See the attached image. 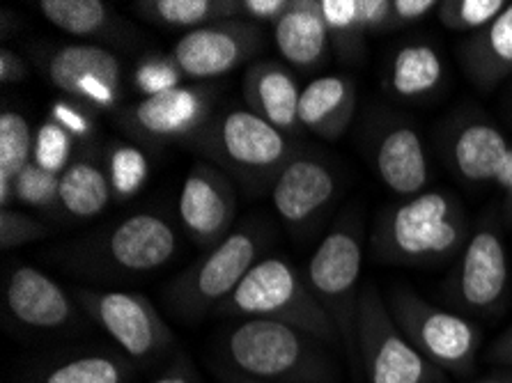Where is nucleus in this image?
Masks as SVG:
<instances>
[{
    "mask_svg": "<svg viewBox=\"0 0 512 383\" xmlns=\"http://www.w3.org/2000/svg\"><path fill=\"white\" fill-rule=\"evenodd\" d=\"M44 19L74 37L108 35L115 28L111 5L102 0H40Z\"/></svg>",
    "mask_w": 512,
    "mask_h": 383,
    "instance_id": "nucleus-29",
    "label": "nucleus"
},
{
    "mask_svg": "<svg viewBox=\"0 0 512 383\" xmlns=\"http://www.w3.org/2000/svg\"><path fill=\"white\" fill-rule=\"evenodd\" d=\"M35 159V136L21 113L0 115V205L10 207L12 182Z\"/></svg>",
    "mask_w": 512,
    "mask_h": 383,
    "instance_id": "nucleus-28",
    "label": "nucleus"
},
{
    "mask_svg": "<svg viewBox=\"0 0 512 383\" xmlns=\"http://www.w3.org/2000/svg\"><path fill=\"white\" fill-rule=\"evenodd\" d=\"M44 234L46 228L40 221H35L33 216L12 207H3V211H0V246H3V250L33 244V241L42 239Z\"/></svg>",
    "mask_w": 512,
    "mask_h": 383,
    "instance_id": "nucleus-36",
    "label": "nucleus"
},
{
    "mask_svg": "<svg viewBox=\"0 0 512 383\" xmlns=\"http://www.w3.org/2000/svg\"><path fill=\"white\" fill-rule=\"evenodd\" d=\"M72 136L53 122L51 117L46 120L35 134V163L49 173L62 175L69 168V159H72Z\"/></svg>",
    "mask_w": 512,
    "mask_h": 383,
    "instance_id": "nucleus-33",
    "label": "nucleus"
},
{
    "mask_svg": "<svg viewBox=\"0 0 512 383\" xmlns=\"http://www.w3.org/2000/svg\"><path fill=\"white\" fill-rule=\"evenodd\" d=\"M356 111V88L347 76H320L301 90L299 122L315 136L338 140Z\"/></svg>",
    "mask_w": 512,
    "mask_h": 383,
    "instance_id": "nucleus-22",
    "label": "nucleus"
},
{
    "mask_svg": "<svg viewBox=\"0 0 512 383\" xmlns=\"http://www.w3.org/2000/svg\"><path fill=\"white\" fill-rule=\"evenodd\" d=\"M471 383H512V372L499 374V377H487V379H480V381H471Z\"/></svg>",
    "mask_w": 512,
    "mask_h": 383,
    "instance_id": "nucleus-45",
    "label": "nucleus"
},
{
    "mask_svg": "<svg viewBox=\"0 0 512 383\" xmlns=\"http://www.w3.org/2000/svg\"><path fill=\"white\" fill-rule=\"evenodd\" d=\"M111 198L113 189L108 175L95 163L74 161L60 175V207L79 221H88V218L102 214Z\"/></svg>",
    "mask_w": 512,
    "mask_h": 383,
    "instance_id": "nucleus-25",
    "label": "nucleus"
},
{
    "mask_svg": "<svg viewBox=\"0 0 512 383\" xmlns=\"http://www.w3.org/2000/svg\"><path fill=\"white\" fill-rule=\"evenodd\" d=\"M503 191H506V195H508V200L512 202V177H510V182H508V186H506V189H503Z\"/></svg>",
    "mask_w": 512,
    "mask_h": 383,
    "instance_id": "nucleus-46",
    "label": "nucleus"
},
{
    "mask_svg": "<svg viewBox=\"0 0 512 383\" xmlns=\"http://www.w3.org/2000/svg\"><path fill=\"white\" fill-rule=\"evenodd\" d=\"M26 78H28L26 62H23V58H19L12 49L3 46V51H0V81H3V85H10V83L26 81Z\"/></svg>",
    "mask_w": 512,
    "mask_h": 383,
    "instance_id": "nucleus-41",
    "label": "nucleus"
},
{
    "mask_svg": "<svg viewBox=\"0 0 512 383\" xmlns=\"http://www.w3.org/2000/svg\"><path fill=\"white\" fill-rule=\"evenodd\" d=\"M51 120L58 122L72 138L92 136V120L81 111V108L69 104V101H56V104L51 106Z\"/></svg>",
    "mask_w": 512,
    "mask_h": 383,
    "instance_id": "nucleus-37",
    "label": "nucleus"
},
{
    "mask_svg": "<svg viewBox=\"0 0 512 383\" xmlns=\"http://www.w3.org/2000/svg\"><path fill=\"white\" fill-rule=\"evenodd\" d=\"M104 253L115 269L127 273L164 269L177 253V232L164 216L143 211L115 225L104 241Z\"/></svg>",
    "mask_w": 512,
    "mask_h": 383,
    "instance_id": "nucleus-15",
    "label": "nucleus"
},
{
    "mask_svg": "<svg viewBox=\"0 0 512 383\" xmlns=\"http://www.w3.org/2000/svg\"><path fill=\"white\" fill-rule=\"evenodd\" d=\"M219 367L265 383H338L327 345L274 319H239L228 326Z\"/></svg>",
    "mask_w": 512,
    "mask_h": 383,
    "instance_id": "nucleus-1",
    "label": "nucleus"
},
{
    "mask_svg": "<svg viewBox=\"0 0 512 383\" xmlns=\"http://www.w3.org/2000/svg\"><path fill=\"white\" fill-rule=\"evenodd\" d=\"M60 175L49 173L33 161L23 173L12 182V198L28 207H51L58 202Z\"/></svg>",
    "mask_w": 512,
    "mask_h": 383,
    "instance_id": "nucleus-34",
    "label": "nucleus"
},
{
    "mask_svg": "<svg viewBox=\"0 0 512 383\" xmlns=\"http://www.w3.org/2000/svg\"><path fill=\"white\" fill-rule=\"evenodd\" d=\"M490 358L494 363L512 365V328L494 342V347L490 351Z\"/></svg>",
    "mask_w": 512,
    "mask_h": 383,
    "instance_id": "nucleus-43",
    "label": "nucleus"
},
{
    "mask_svg": "<svg viewBox=\"0 0 512 383\" xmlns=\"http://www.w3.org/2000/svg\"><path fill=\"white\" fill-rule=\"evenodd\" d=\"M359 14L366 33L391 28V0H359Z\"/></svg>",
    "mask_w": 512,
    "mask_h": 383,
    "instance_id": "nucleus-39",
    "label": "nucleus"
},
{
    "mask_svg": "<svg viewBox=\"0 0 512 383\" xmlns=\"http://www.w3.org/2000/svg\"><path fill=\"white\" fill-rule=\"evenodd\" d=\"M134 361L113 351H85L40 372L35 383H127Z\"/></svg>",
    "mask_w": 512,
    "mask_h": 383,
    "instance_id": "nucleus-27",
    "label": "nucleus"
},
{
    "mask_svg": "<svg viewBox=\"0 0 512 383\" xmlns=\"http://www.w3.org/2000/svg\"><path fill=\"white\" fill-rule=\"evenodd\" d=\"M356 356L368 383H444L446 374L432 365L400 331L377 287L361 292L356 315Z\"/></svg>",
    "mask_w": 512,
    "mask_h": 383,
    "instance_id": "nucleus-6",
    "label": "nucleus"
},
{
    "mask_svg": "<svg viewBox=\"0 0 512 383\" xmlns=\"http://www.w3.org/2000/svg\"><path fill=\"white\" fill-rule=\"evenodd\" d=\"M150 383H203L198 377V372L193 370L189 358H177V361L168 367V370Z\"/></svg>",
    "mask_w": 512,
    "mask_h": 383,
    "instance_id": "nucleus-42",
    "label": "nucleus"
},
{
    "mask_svg": "<svg viewBox=\"0 0 512 383\" xmlns=\"http://www.w3.org/2000/svg\"><path fill=\"white\" fill-rule=\"evenodd\" d=\"M508 7V0H441V26L455 33H480Z\"/></svg>",
    "mask_w": 512,
    "mask_h": 383,
    "instance_id": "nucleus-32",
    "label": "nucleus"
},
{
    "mask_svg": "<svg viewBox=\"0 0 512 383\" xmlns=\"http://www.w3.org/2000/svg\"><path fill=\"white\" fill-rule=\"evenodd\" d=\"M5 308L14 322L30 331L53 333L79 322V312L65 289L28 264L12 269L7 278Z\"/></svg>",
    "mask_w": 512,
    "mask_h": 383,
    "instance_id": "nucleus-14",
    "label": "nucleus"
},
{
    "mask_svg": "<svg viewBox=\"0 0 512 383\" xmlns=\"http://www.w3.org/2000/svg\"><path fill=\"white\" fill-rule=\"evenodd\" d=\"M460 56L471 81L483 90L512 74V3L490 26L464 42Z\"/></svg>",
    "mask_w": 512,
    "mask_h": 383,
    "instance_id": "nucleus-23",
    "label": "nucleus"
},
{
    "mask_svg": "<svg viewBox=\"0 0 512 383\" xmlns=\"http://www.w3.org/2000/svg\"><path fill=\"white\" fill-rule=\"evenodd\" d=\"M320 10L329 28L331 46H336L347 60L361 58L363 37L368 33L359 14V0H320Z\"/></svg>",
    "mask_w": 512,
    "mask_h": 383,
    "instance_id": "nucleus-30",
    "label": "nucleus"
},
{
    "mask_svg": "<svg viewBox=\"0 0 512 383\" xmlns=\"http://www.w3.org/2000/svg\"><path fill=\"white\" fill-rule=\"evenodd\" d=\"M451 161L464 182L499 184L506 189L512 177V143L494 124L471 120L457 129Z\"/></svg>",
    "mask_w": 512,
    "mask_h": 383,
    "instance_id": "nucleus-17",
    "label": "nucleus"
},
{
    "mask_svg": "<svg viewBox=\"0 0 512 383\" xmlns=\"http://www.w3.org/2000/svg\"><path fill=\"white\" fill-rule=\"evenodd\" d=\"M363 269L361 228L354 218H343L310 257L306 283L336 324L349 361H356V315Z\"/></svg>",
    "mask_w": 512,
    "mask_h": 383,
    "instance_id": "nucleus-4",
    "label": "nucleus"
},
{
    "mask_svg": "<svg viewBox=\"0 0 512 383\" xmlns=\"http://www.w3.org/2000/svg\"><path fill=\"white\" fill-rule=\"evenodd\" d=\"M237 214V193L230 179L209 166L196 163L180 193V221L200 246L219 244L230 234Z\"/></svg>",
    "mask_w": 512,
    "mask_h": 383,
    "instance_id": "nucleus-13",
    "label": "nucleus"
},
{
    "mask_svg": "<svg viewBox=\"0 0 512 383\" xmlns=\"http://www.w3.org/2000/svg\"><path fill=\"white\" fill-rule=\"evenodd\" d=\"M108 182H111L113 195L118 200L134 198V195L147 184L150 177V163L143 150L134 145H115L108 154Z\"/></svg>",
    "mask_w": 512,
    "mask_h": 383,
    "instance_id": "nucleus-31",
    "label": "nucleus"
},
{
    "mask_svg": "<svg viewBox=\"0 0 512 383\" xmlns=\"http://www.w3.org/2000/svg\"><path fill=\"white\" fill-rule=\"evenodd\" d=\"M209 111V99L196 88H175L154 97H143L131 108L129 122L138 134L168 140L200 129Z\"/></svg>",
    "mask_w": 512,
    "mask_h": 383,
    "instance_id": "nucleus-18",
    "label": "nucleus"
},
{
    "mask_svg": "<svg viewBox=\"0 0 512 383\" xmlns=\"http://www.w3.org/2000/svg\"><path fill=\"white\" fill-rule=\"evenodd\" d=\"M219 312L223 317L290 324L329 347L343 342L329 312L310 292L306 278L281 257H267L255 264Z\"/></svg>",
    "mask_w": 512,
    "mask_h": 383,
    "instance_id": "nucleus-3",
    "label": "nucleus"
},
{
    "mask_svg": "<svg viewBox=\"0 0 512 383\" xmlns=\"http://www.w3.org/2000/svg\"><path fill=\"white\" fill-rule=\"evenodd\" d=\"M389 310L405 338L441 372L467 374L476 363L483 338L464 317L430 306L409 289H393Z\"/></svg>",
    "mask_w": 512,
    "mask_h": 383,
    "instance_id": "nucleus-7",
    "label": "nucleus"
},
{
    "mask_svg": "<svg viewBox=\"0 0 512 383\" xmlns=\"http://www.w3.org/2000/svg\"><path fill=\"white\" fill-rule=\"evenodd\" d=\"M81 306L129 361L154 363L175 345V333L143 294L81 292Z\"/></svg>",
    "mask_w": 512,
    "mask_h": 383,
    "instance_id": "nucleus-8",
    "label": "nucleus"
},
{
    "mask_svg": "<svg viewBox=\"0 0 512 383\" xmlns=\"http://www.w3.org/2000/svg\"><path fill=\"white\" fill-rule=\"evenodd\" d=\"M434 10H439L437 0H391V28L421 21Z\"/></svg>",
    "mask_w": 512,
    "mask_h": 383,
    "instance_id": "nucleus-38",
    "label": "nucleus"
},
{
    "mask_svg": "<svg viewBox=\"0 0 512 383\" xmlns=\"http://www.w3.org/2000/svg\"><path fill=\"white\" fill-rule=\"evenodd\" d=\"M372 244L384 262L405 267L439 264L467 244V218L453 193L423 191L379 218Z\"/></svg>",
    "mask_w": 512,
    "mask_h": 383,
    "instance_id": "nucleus-2",
    "label": "nucleus"
},
{
    "mask_svg": "<svg viewBox=\"0 0 512 383\" xmlns=\"http://www.w3.org/2000/svg\"><path fill=\"white\" fill-rule=\"evenodd\" d=\"M53 88L69 99L97 108H113L120 99L122 60L99 44H62L44 60Z\"/></svg>",
    "mask_w": 512,
    "mask_h": 383,
    "instance_id": "nucleus-10",
    "label": "nucleus"
},
{
    "mask_svg": "<svg viewBox=\"0 0 512 383\" xmlns=\"http://www.w3.org/2000/svg\"><path fill=\"white\" fill-rule=\"evenodd\" d=\"M292 7V0H244L242 12L253 21L276 23Z\"/></svg>",
    "mask_w": 512,
    "mask_h": 383,
    "instance_id": "nucleus-40",
    "label": "nucleus"
},
{
    "mask_svg": "<svg viewBox=\"0 0 512 383\" xmlns=\"http://www.w3.org/2000/svg\"><path fill=\"white\" fill-rule=\"evenodd\" d=\"M338 193V177L322 159L292 156L274 179L271 202L290 228H299L331 205Z\"/></svg>",
    "mask_w": 512,
    "mask_h": 383,
    "instance_id": "nucleus-16",
    "label": "nucleus"
},
{
    "mask_svg": "<svg viewBox=\"0 0 512 383\" xmlns=\"http://www.w3.org/2000/svg\"><path fill=\"white\" fill-rule=\"evenodd\" d=\"M136 7L147 21L157 26L189 30V33L242 14V3L235 0H145L136 3Z\"/></svg>",
    "mask_w": 512,
    "mask_h": 383,
    "instance_id": "nucleus-26",
    "label": "nucleus"
},
{
    "mask_svg": "<svg viewBox=\"0 0 512 383\" xmlns=\"http://www.w3.org/2000/svg\"><path fill=\"white\" fill-rule=\"evenodd\" d=\"M508 292V253L499 232L483 228L471 234L462 248L460 267L453 276V303L469 312H492Z\"/></svg>",
    "mask_w": 512,
    "mask_h": 383,
    "instance_id": "nucleus-12",
    "label": "nucleus"
},
{
    "mask_svg": "<svg viewBox=\"0 0 512 383\" xmlns=\"http://www.w3.org/2000/svg\"><path fill=\"white\" fill-rule=\"evenodd\" d=\"M260 44L262 33L255 23L228 19L186 33L175 44L170 58H173L182 76L205 81V78H216L232 72V69L251 58L260 49Z\"/></svg>",
    "mask_w": 512,
    "mask_h": 383,
    "instance_id": "nucleus-11",
    "label": "nucleus"
},
{
    "mask_svg": "<svg viewBox=\"0 0 512 383\" xmlns=\"http://www.w3.org/2000/svg\"><path fill=\"white\" fill-rule=\"evenodd\" d=\"M262 248H265V237L260 228L248 225L242 230H232L170 287V310L186 322L203 319L214 308L219 310L242 285L246 273L260 262Z\"/></svg>",
    "mask_w": 512,
    "mask_h": 383,
    "instance_id": "nucleus-5",
    "label": "nucleus"
},
{
    "mask_svg": "<svg viewBox=\"0 0 512 383\" xmlns=\"http://www.w3.org/2000/svg\"><path fill=\"white\" fill-rule=\"evenodd\" d=\"M134 85L143 97L182 88V72L173 58H145L134 72Z\"/></svg>",
    "mask_w": 512,
    "mask_h": 383,
    "instance_id": "nucleus-35",
    "label": "nucleus"
},
{
    "mask_svg": "<svg viewBox=\"0 0 512 383\" xmlns=\"http://www.w3.org/2000/svg\"><path fill=\"white\" fill-rule=\"evenodd\" d=\"M299 99L301 90L283 65L269 60H260L248 67L244 76V101L248 111L260 115L271 127L283 134H297L299 122Z\"/></svg>",
    "mask_w": 512,
    "mask_h": 383,
    "instance_id": "nucleus-19",
    "label": "nucleus"
},
{
    "mask_svg": "<svg viewBox=\"0 0 512 383\" xmlns=\"http://www.w3.org/2000/svg\"><path fill=\"white\" fill-rule=\"evenodd\" d=\"M203 147L242 175H278L292 159L290 140L260 115L230 111L203 131Z\"/></svg>",
    "mask_w": 512,
    "mask_h": 383,
    "instance_id": "nucleus-9",
    "label": "nucleus"
},
{
    "mask_svg": "<svg viewBox=\"0 0 512 383\" xmlns=\"http://www.w3.org/2000/svg\"><path fill=\"white\" fill-rule=\"evenodd\" d=\"M377 177L400 198H414L430 182V163L423 138L407 124L391 127L375 150Z\"/></svg>",
    "mask_w": 512,
    "mask_h": 383,
    "instance_id": "nucleus-20",
    "label": "nucleus"
},
{
    "mask_svg": "<svg viewBox=\"0 0 512 383\" xmlns=\"http://www.w3.org/2000/svg\"><path fill=\"white\" fill-rule=\"evenodd\" d=\"M441 81H444V60L430 44H407L391 58L389 88L395 97H428L439 88Z\"/></svg>",
    "mask_w": 512,
    "mask_h": 383,
    "instance_id": "nucleus-24",
    "label": "nucleus"
},
{
    "mask_svg": "<svg viewBox=\"0 0 512 383\" xmlns=\"http://www.w3.org/2000/svg\"><path fill=\"white\" fill-rule=\"evenodd\" d=\"M216 372H219V377H221L223 383H265V381H255V379L242 377V374H235L230 370H223V367H216Z\"/></svg>",
    "mask_w": 512,
    "mask_h": 383,
    "instance_id": "nucleus-44",
    "label": "nucleus"
},
{
    "mask_svg": "<svg viewBox=\"0 0 512 383\" xmlns=\"http://www.w3.org/2000/svg\"><path fill=\"white\" fill-rule=\"evenodd\" d=\"M274 42L292 67H322L331 53V35L320 0H292L290 10L274 23Z\"/></svg>",
    "mask_w": 512,
    "mask_h": 383,
    "instance_id": "nucleus-21",
    "label": "nucleus"
}]
</instances>
